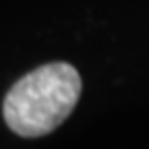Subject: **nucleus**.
Returning a JSON list of instances; mask_svg holds the SVG:
<instances>
[{
	"mask_svg": "<svg viewBox=\"0 0 149 149\" xmlns=\"http://www.w3.org/2000/svg\"><path fill=\"white\" fill-rule=\"evenodd\" d=\"M81 87L79 70L72 64H44L10 87L2 104L4 122L21 137H44L70 116Z\"/></svg>",
	"mask_w": 149,
	"mask_h": 149,
	"instance_id": "f257e3e1",
	"label": "nucleus"
}]
</instances>
